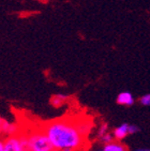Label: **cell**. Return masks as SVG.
<instances>
[{
	"instance_id": "obj_18",
	"label": "cell",
	"mask_w": 150,
	"mask_h": 151,
	"mask_svg": "<svg viewBox=\"0 0 150 151\" xmlns=\"http://www.w3.org/2000/svg\"><path fill=\"white\" fill-rule=\"evenodd\" d=\"M40 1H45V0H40Z\"/></svg>"
},
{
	"instance_id": "obj_8",
	"label": "cell",
	"mask_w": 150,
	"mask_h": 151,
	"mask_svg": "<svg viewBox=\"0 0 150 151\" xmlns=\"http://www.w3.org/2000/svg\"><path fill=\"white\" fill-rule=\"evenodd\" d=\"M69 100V96L66 94H63V93H58V94H55L50 99V104L55 107H61L63 104H66V101Z\"/></svg>"
},
{
	"instance_id": "obj_13",
	"label": "cell",
	"mask_w": 150,
	"mask_h": 151,
	"mask_svg": "<svg viewBox=\"0 0 150 151\" xmlns=\"http://www.w3.org/2000/svg\"><path fill=\"white\" fill-rule=\"evenodd\" d=\"M0 151H4V148H3V139H2V138L0 139Z\"/></svg>"
},
{
	"instance_id": "obj_11",
	"label": "cell",
	"mask_w": 150,
	"mask_h": 151,
	"mask_svg": "<svg viewBox=\"0 0 150 151\" xmlns=\"http://www.w3.org/2000/svg\"><path fill=\"white\" fill-rule=\"evenodd\" d=\"M139 103H141L143 106L149 107L150 106V93H146V94H144V96H141V99H139Z\"/></svg>"
},
{
	"instance_id": "obj_14",
	"label": "cell",
	"mask_w": 150,
	"mask_h": 151,
	"mask_svg": "<svg viewBox=\"0 0 150 151\" xmlns=\"http://www.w3.org/2000/svg\"><path fill=\"white\" fill-rule=\"evenodd\" d=\"M134 151H150V149H147V148H139V149H136Z\"/></svg>"
},
{
	"instance_id": "obj_9",
	"label": "cell",
	"mask_w": 150,
	"mask_h": 151,
	"mask_svg": "<svg viewBox=\"0 0 150 151\" xmlns=\"http://www.w3.org/2000/svg\"><path fill=\"white\" fill-rule=\"evenodd\" d=\"M108 132H110V127H108V124H107L106 122H102L101 124L99 125V128L97 129V136H98V138H100V137L105 135V134L108 133Z\"/></svg>"
},
{
	"instance_id": "obj_2",
	"label": "cell",
	"mask_w": 150,
	"mask_h": 151,
	"mask_svg": "<svg viewBox=\"0 0 150 151\" xmlns=\"http://www.w3.org/2000/svg\"><path fill=\"white\" fill-rule=\"evenodd\" d=\"M29 151H52L53 146L42 128L32 130L26 134Z\"/></svg>"
},
{
	"instance_id": "obj_15",
	"label": "cell",
	"mask_w": 150,
	"mask_h": 151,
	"mask_svg": "<svg viewBox=\"0 0 150 151\" xmlns=\"http://www.w3.org/2000/svg\"><path fill=\"white\" fill-rule=\"evenodd\" d=\"M88 151H103V148H94V149H91V150H88Z\"/></svg>"
},
{
	"instance_id": "obj_3",
	"label": "cell",
	"mask_w": 150,
	"mask_h": 151,
	"mask_svg": "<svg viewBox=\"0 0 150 151\" xmlns=\"http://www.w3.org/2000/svg\"><path fill=\"white\" fill-rule=\"evenodd\" d=\"M4 151H29L27 146L26 134L19 133L3 138Z\"/></svg>"
},
{
	"instance_id": "obj_12",
	"label": "cell",
	"mask_w": 150,
	"mask_h": 151,
	"mask_svg": "<svg viewBox=\"0 0 150 151\" xmlns=\"http://www.w3.org/2000/svg\"><path fill=\"white\" fill-rule=\"evenodd\" d=\"M139 127L136 124H130V135H134V134L138 133L139 132Z\"/></svg>"
},
{
	"instance_id": "obj_17",
	"label": "cell",
	"mask_w": 150,
	"mask_h": 151,
	"mask_svg": "<svg viewBox=\"0 0 150 151\" xmlns=\"http://www.w3.org/2000/svg\"><path fill=\"white\" fill-rule=\"evenodd\" d=\"M1 136H2V135H1V133H0V139H1Z\"/></svg>"
},
{
	"instance_id": "obj_4",
	"label": "cell",
	"mask_w": 150,
	"mask_h": 151,
	"mask_svg": "<svg viewBox=\"0 0 150 151\" xmlns=\"http://www.w3.org/2000/svg\"><path fill=\"white\" fill-rule=\"evenodd\" d=\"M19 132V128L16 123L0 117V133L2 136H12V135H15Z\"/></svg>"
},
{
	"instance_id": "obj_7",
	"label": "cell",
	"mask_w": 150,
	"mask_h": 151,
	"mask_svg": "<svg viewBox=\"0 0 150 151\" xmlns=\"http://www.w3.org/2000/svg\"><path fill=\"white\" fill-rule=\"evenodd\" d=\"M103 151H128V148L120 140H114L110 144L104 145Z\"/></svg>"
},
{
	"instance_id": "obj_5",
	"label": "cell",
	"mask_w": 150,
	"mask_h": 151,
	"mask_svg": "<svg viewBox=\"0 0 150 151\" xmlns=\"http://www.w3.org/2000/svg\"><path fill=\"white\" fill-rule=\"evenodd\" d=\"M112 133V135H114L115 140L124 139L128 135H130V123L123 122L121 124H119L118 127H116Z\"/></svg>"
},
{
	"instance_id": "obj_1",
	"label": "cell",
	"mask_w": 150,
	"mask_h": 151,
	"mask_svg": "<svg viewBox=\"0 0 150 151\" xmlns=\"http://www.w3.org/2000/svg\"><path fill=\"white\" fill-rule=\"evenodd\" d=\"M42 129L56 150L79 151L85 147L87 136L81 131L76 120L56 119L47 122Z\"/></svg>"
},
{
	"instance_id": "obj_10",
	"label": "cell",
	"mask_w": 150,
	"mask_h": 151,
	"mask_svg": "<svg viewBox=\"0 0 150 151\" xmlns=\"http://www.w3.org/2000/svg\"><path fill=\"white\" fill-rule=\"evenodd\" d=\"M99 140H100V142H101L102 145H106V144H110V142H114L115 140V138H114V135H112V133H110V132H108V133H106L105 135H103V136H101L100 138H99Z\"/></svg>"
},
{
	"instance_id": "obj_16",
	"label": "cell",
	"mask_w": 150,
	"mask_h": 151,
	"mask_svg": "<svg viewBox=\"0 0 150 151\" xmlns=\"http://www.w3.org/2000/svg\"><path fill=\"white\" fill-rule=\"evenodd\" d=\"M52 151H60V150H56V149H53Z\"/></svg>"
},
{
	"instance_id": "obj_6",
	"label": "cell",
	"mask_w": 150,
	"mask_h": 151,
	"mask_svg": "<svg viewBox=\"0 0 150 151\" xmlns=\"http://www.w3.org/2000/svg\"><path fill=\"white\" fill-rule=\"evenodd\" d=\"M116 102L122 106H132L135 103V99L130 91H121L116 98Z\"/></svg>"
}]
</instances>
